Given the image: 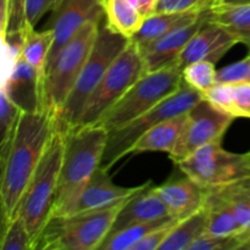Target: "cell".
Returning <instances> with one entry per match:
<instances>
[{
	"instance_id": "cell-1",
	"label": "cell",
	"mask_w": 250,
	"mask_h": 250,
	"mask_svg": "<svg viewBox=\"0 0 250 250\" xmlns=\"http://www.w3.org/2000/svg\"><path fill=\"white\" fill-rule=\"evenodd\" d=\"M55 129V120L46 109L22 112L9 151L4 160L0 161L2 226L16 215Z\"/></svg>"
},
{
	"instance_id": "cell-2",
	"label": "cell",
	"mask_w": 250,
	"mask_h": 250,
	"mask_svg": "<svg viewBox=\"0 0 250 250\" xmlns=\"http://www.w3.org/2000/svg\"><path fill=\"white\" fill-rule=\"evenodd\" d=\"M109 131L100 124L81 126L66 133L65 153L51 216L70 215L83 189L100 167Z\"/></svg>"
},
{
	"instance_id": "cell-3",
	"label": "cell",
	"mask_w": 250,
	"mask_h": 250,
	"mask_svg": "<svg viewBox=\"0 0 250 250\" xmlns=\"http://www.w3.org/2000/svg\"><path fill=\"white\" fill-rule=\"evenodd\" d=\"M129 42L131 39L112 31L107 26L104 15L99 22V32L92 51L78 76L72 92L70 93L63 105V109L56 119V131L66 134L78 126L88 99L115 59L124 51Z\"/></svg>"
},
{
	"instance_id": "cell-4",
	"label": "cell",
	"mask_w": 250,
	"mask_h": 250,
	"mask_svg": "<svg viewBox=\"0 0 250 250\" xmlns=\"http://www.w3.org/2000/svg\"><path fill=\"white\" fill-rule=\"evenodd\" d=\"M127 200L104 209L51 216L39 237L37 249H100L114 226L117 214Z\"/></svg>"
},
{
	"instance_id": "cell-5",
	"label": "cell",
	"mask_w": 250,
	"mask_h": 250,
	"mask_svg": "<svg viewBox=\"0 0 250 250\" xmlns=\"http://www.w3.org/2000/svg\"><path fill=\"white\" fill-rule=\"evenodd\" d=\"M65 144L66 134L55 129L17 209L16 214L23 219L36 246L51 217Z\"/></svg>"
},
{
	"instance_id": "cell-6",
	"label": "cell",
	"mask_w": 250,
	"mask_h": 250,
	"mask_svg": "<svg viewBox=\"0 0 250 250\" xmlns=\"http://www.w3.org/2000/svg\"><path fill=\"white\" fill-rule=\"evenodd\" d=\"M100 20H93L85 23L81 31L61 48L58 55L45 68L43 81L44 109L50 112L55 121L92 51L99 32Z\"/></svg>"
},
{
	"instance_id": "cell-7",
	"label": "cell",
	"mask_w": 250,
	"mask_h": 250,
	"mask_svg": "<svg viewBox=\"0 0 250 250\" xmlns=\"http://www.w3.org/2000/svg\"><path fill=\"white\" fill-rule=\"evenodd\" d=\"M202 99H204L202 93L183 82L182 87L177 92L164 99L153 109L148 110L125 126L109 131L100 167L109 171L117 161L131 154V149L137 141L149 129L166 120L186 114Z\"/></svg>"
},
{
	"instance_id": "cell-8",
	"label": "cell",
	"mask_w": 250,
	"mask_h": 250,
	"mask_svg": "<svg viewBox=\"0 0 250 250\" xmlns=\"http://www.w3.org/2000/svg\"><path fill=\"white\" fill-rule=\"evenodd\" d=\"M182 84V68L177 63L144 73L98 124L107 131L120 128L177 92Z\"/></svg>"
},
{
	"instance_id": "cell-9",
	"label": "cell",
	"mask_w": 250,
	"mask_h": 250,
	"mask_svg": "<svg viewBox=\"0 0 250 250\" xmlns=\"http://www.w3.org/2000/svg\"><path fill=\"white\" fill-rule=\"evenodd\" d=\"M146 72L143 56L138 46L128 45L115 59L103 80L88 99L77 127L95 125L105 112L142 77Z\"/></svg>"
},
{
	"instance_id": "cell-10",
	"label": "cell",
	"mask_w": 250,
	"mask_h": 250,
	"mask_svg": "<svg viewBox=\"0 0 250 250\" xmlns=\"http://www.w3.org/2000/svg\"><path fill=\"white\" fill-rule=\"evenodd\" d=\"M177 166L202 187H217L250 176V151L229 153L216 142L195 150Z\"/></svg>"
},
{
	"instance_id": "cell-11",
	"label": "cell",
	"mask_w": 250,
	"mask_h": 250,
	"mask_svg": "<svg viewBox=\"0 0 250 250\" xmlns=\"http://www.w3.org/2000/svg\"><path fill=\"white\" fill-rule=\"evenodd\" d=\"M234 119L236 117L217 109L207 99H202L188 111L185 132L170 153V159L177 165L202 146L221 142Z\"/></svg>"
},
{
	"instance_id": "cell-12",
	"label": "cell",
	"mask_w": 250,
	"mask_h": 250,
	"mask_svg": "<svg viewBox=\"0 0 250 250\" xmlns=\"http://www.w3.org/2000/svg\"><path fill=\"white\" fill-rule=\"evenodd\" d=\"M54 11L55 14L51 24L54 42L46 67L58 55L61 48L70 42L85 23L93 20L99 21L104 16V9L100 0H61Z\"/></svg>"
},
{
	"instance_id": "cell-13",
	"label": "cell",
	"mask_w": 250,
	"mask_h": 250,
	"mask_svg": "<svg viewBox=\"0 0 250 250\" xmlns=\"http://www.w3.org/2000/svg\"><path fill=\"white\" fill-rule=\"evenodd\" d=\"M44 73L20 58L11 73L1 82V90L22 110V112H37L44 110L43 99Z\"/></svg>"
},
{
	"instance_id": "cell-14",
	"label": "cell",
	"mask_w": 250,
	"mask_h": 250,
	"mask_svg": "<svg viewBox=\"0 0 250 250\" xmlns=\"http://www.w3.org/2000/svg\"><path fill=\"white\" fill-rule=\"evenodd\" d=\"M238 43V39L227 29L208 19L182 51L177 65L183 70L187 65L197 61L216 63Z\"/></svg>"
},
{
	"instance_id": "cell-15",
	"label": "cell",
	"mask_w": 250,
	"mask_h": 250,
	"mask_svg": "<svg viewBox=\"0 0 250 250\" xmlns=\"http://www.w3.org/2000/svg\"><path fill=\"white\" fill-rule=\"evenodd\" d=\"M209 11L210 9H208L195 22L188 26L181 27L142 49L141 53L143 56L146 72H153V71L177 63L178 58L185 50L187 44L208 20Z\"/></svg>"
},
{
	"instance_id": "cell-16",
	"label": "cell",
	"mask_w": 250,
	"mask_h": 250,
	"mask_svg": "<svg viewBox=\"0 0 250 250\" xmlns=\"http://www.w3.org/2000/svg\"><path fill=\"white\" fill-rule=\"evenodd\" d=\"M107 172L109 171L104 170V168H98L87 187L83 189L82 194L71 214L92 211V210L111 207L117 203L129 199L137 193L142 192L149 186H151V182L149 181V182L142 186H137V187H121V186H116L112 183Z\"/></svg>"
},
{
	"instance_id": "cell-17",
	"label": "cell",
	"mask_w": 250,
	"mask_h": 250,
	"mask_svg": "<svg viewBox=\"0 0 250 250\" xmlns=\"http://www.w3.org/2000/svg\"><path fill=\"white\" fill-rule=\"evenodd\" d=\"M155 190L167 205L170 214L180 221L199 211L204 205L205 188L186 175L163 183Z\"/></svg>"
},
{
	"instance_id": "cell-18",
	"label": "cell",
	"mask_w": 250,
	"mask_h": 250,
	"mask_svg": "<svg viewBox=\"0 0 250 250\" xmlns=\"http://www.w3.org/2000/svg\"><path fill=\"white\" fill-rule=\"evenodd\" d=\"M170 215V210L163 198L159 195L155 188H150L149 186L125 203L117 214L109 236L132 225L154 221Z\"/></svg>"
},
{
	"instance_id": "cell-19",
	"label": "cell",
	"mask_w": 250,
	"mask_h": 250,
	"mask_svg": "<svg viewBox=\"0 0 250 250\" xmlns=\"http://www.w3.org/2000/svg\"><path fill=\"white\" fill-rule=\"evenodd\" d=\"M210 9V7H209ZM205 10H193L183 12H155L146 17L139 31L131 39L139 48V50L148 46L156 39L181 28L188 26L200 19Z\"/></svg>"
},
{
	"instance_id": "cell-20",
	"label": "cell",
	"mask_w": 250,
	"mask_h": 250,
	"mask_svg": "<svg viewBox=\"0 0 250 250\" xmlns=\"http://www.w3.org/2000/svg\"><path fill=\"white\" fill-rule=\"evenodd\" d=\"M187 121L188 112H186L156 125L137 141L133 148L131 149V154L146 153V151L172 153L176 144L178 143L185 132Z\"/></svg>"
},
{
	"instance_id": "cell-21",
	"label": "cell",
	"mask_w": 250,
	"mask_h": 250,
	"mask_svg": "<svg viewBox=\"0 0 250 250\" xmlns=\"http://www.w3.org/2000/svg\"><path fill=\"white\" fill-rule=\"evenodd\" d=\"M106 23L112 31L132 39L139 31L144 17L128 0H100Z\"/></svg>"
},
{
	"instance_id": "cell-22",
	"label": "cell",
	"mask_w": 250,
	"mask_h": 250,
	"mask_svg": "<svg viewBox=\"0 0 250 250\" xmlns=\"http://www.w3.org/2000/svg\"><path fill=\"white\" fill-rule=\"evenodd\" d=\"M222 198L250 238V176L217 187H210Z\"/></svg>"
},
{
	"instance_id": "cell-23",
	"label": "cell",
	"mask_w": 250,
	"mask_h": 250,
	"mask_svg": "<svg viewBox=\"0 0 250 250\" xmlns=\"http://www.w3.org/2000/svg\"><path fill=\"white\" fill-rule=\"evenodd\" d=\"M209 21L220 24L248 46L250 53V4L241 6H211Z\"/></svg>"
},
{
	"instance_id": "cell-24",
	"label": "cell",
	"mask_w": 250,
	"mask_h": 250,
	"mask_svg": "<svg viewBox=\"0 0 250 250\" xmlns=\"http://www.w3.org/2000/svg\"><path fill=\"white\" fill-rule=\"evenodd\" d=\"M208 229V214L200 209L176 224L159 250H189L192 244Z\"/></svg>"
},
{
	"instance_id": "cell-25",
	"label": "cell",
	"mask_w": 250,
	"mask_h": 250,
	"mask_svg": "<svg viewBox=\"0 0 250 250\" xmlns=\"http://www.w3.org/2000/svg\"><path fill=\"white\" fill-rule=\"evenodd\" d=\"M176 219L172 215L163 217V219L154 220V221L143 222V224H136L132 226L122 229L115 233L107 236L104 243L102 244L100 249L104 250H132L134 246L141 241L143 237L150 233L154 229H159L163 225L167 224L171 220Z\"/></svg>"
},
{
	"instance_id": "cell-26",
	"label": "cell",
	"mask_w": 250,
	"mask_h": 250,
	"mask_svg": "<svg viewBox=\"0 0 250 250\" xmlns=\"http://www.w3.org/2000/svg\"><path fill=\"white\" fill-rule=\"evenodd\" d=\"M54 42L53 28L44 29V31H36L31 29L27 33L26 43L22 50V58L31 63L32 66L45 73L46 62H48L49 53Z\"/></svg>"
},
{
	"instance_id": "cell-27",
	"label": "cell",
	"mask_w": 250,
	"mask_h": 250,
	"mask_svg": "<svg viewBox=\"0 0 250 250\" xmlns=\"http://www.w3.org/2000/svg\"><path fill=\"white\" fill-rule=\"evenodd\" d=\"M22 110L10 99L4 90H0V161L4 160L14 138Z\"/></svg>"
},
{
	"instance_id": "cell-28",
	"label": "cell",
	"mask_w": 250,
	"mask_h": 250,
	"mask_svg": "<svg viewBox=\"0 0 250 250\" xmlns=\"http://www.w3.org/2000/svg\"><path fill=\"white\" fill-rule=\"evenodd\" d=\"M0 241L1 250H33L37 249L36 242L29 233L23 219L19 214L15 215L6 225Z\"/></svg>"
},
{
	"instance_id": "cell-29",
	"label": "cell",
	"mask_w": 250,
	"mask_h": 250,
	"mask_svg": "<svg viewBox=\"0 0 250 250\" xmlns=\"http://www.w3.org/2000/svg\"><path fill=\"white\" fill-rule=\"evenodd\" d=\"M216 75L217 70L215 68V63L210 61H197L189 63L182 70L183 82L203 95L216 84Z\"/></svg>"
},
{
	"instance_id": "cell-30",
	"label": "cell",
	"mask_w": 250,
	"mask_h": 250,
	"mask_svg": "<svg viewBox=\"0 0 250 250\" xmlns=\"http://www.w3.org/2000/svg\"><path fill=\"white\" fill-rule=\"evenodd\" d=\"M250 249V242L241 234L233 236H215L211 233H203L189 250H237Z\"/></svg>"
},
{
	"instance_id": "cell-31",
	"label": "cell",
	"mask_w": 250,
	"mask_h": 250,
	"mask_svg": "<svg viewBox=\"0 0 250 250\" xmlns=\"http://www.w3.org/2000/svg\"><path fill=\"white\" fill-rule=\"evenodd\" d=\"M204 99L211 103L214 106L227 114L234 115V87L233 84L216 83L204 94Z\"/></svg>"
},
{
	"instance_id": "cell-32",
	"label": "cell",
	"mask_w": 250,
	"mask_h": 250,
	"mask_svg": "<svg viewBox=\"0 0 250 250\" xmlns=\"http://www.w3.org/2000/svg\"><path fill=\"white\" fill-rule=\"evenodd\" d=\"M216 81L217 83H226V84L250 82V53L247 58L217 71Z\"/></svg>"
},
{
	"instance_id": "cell-33",
	"label": "cell",
	"mask_w": 250,
	"mask_h": 250,
	"mask_svg": "<svg viewBox=\"0 0 250 250\" xmlns=\"http://www.w3.org/2000/svg\"><path fill=\"white\" fill-rule=\"evenodd\" d=\"M61 0H26L24 15H26L27 28L33 29L39 20L46 12L55 10L59 6Z\"/></svg>"
},
{
	"instance_id": "cell-34",
	"label": "cell",
	"mask_w": 250,
	"mask_h": 250,
	"mask_svg": "<svg viewBox=\"0 0 250 250\" xmlns=\"http://www.w3.org/2000/svg\"><path fill=\"white\" fill-rule=\"evenodd\" d=\"M214 0H159L155 12H183L209 9Z\"/></svg>"
},
{
	"instance_id": "cell-35",
	"label": "cell",
	"mask_w": 250,
	"mask_h": 250,
	"mask_svg": "<svg viewBox=\"0 0 250 250\" xmlns=\"http://www.w3.org/2000/svg\"><path fill=\"white\" fill-rule=\"evenodd\" d=\"M180 221L177 219L171 220L167 224L163 225L159 229H154L150 233L146 234V237L141 239L136 246L132 248V250H156L160 249L161 244L165 242V239L167 238V236L170 234V232L172 231L173 227L176 226V224Z\"/></svg>"
},
{
	"instance_id": "cell-36",
	"label": "cell",
	"mask_w": 250,
	"mask_h": 250,
	"mask_svg": "<svg viewBox=\"0 0 250 250\" xmlns=\"http://www.w3.org/2000/svg\"><path fill=\"white\" fill-rule=\"evenodd\" d=\"M24 6H26V0H7L9 16H7L6 34L19 31H31L27 28Z\"/></svg>"
},
{
	"instance_id": "cell-37",
	"label": "cell",
	"mask_w": 250,
	"mask_h": 250,
	"mask_svg": "<svg viewBox=\"0 0 250 250\" xmlns=\"http://www.w3.org/2000/svg\"><path fill=\"white\" fill-rule=\"evenodd\" d=\"M234 87V115L236 117L250 119V82L233 84Z\"/></svg>"
},
{
	"instance_id": "cell-38",
	"label": "cell",
	"mask_w": 250,
	"mask_h": 250,
	"mask_svg": "<svg viewBox=\"0 0 250 250\" xmlns=\"http://www.w3.org/2000/svg\"><path fill=\"white\" fill-rule=\"evenodd\" d=\"M158 4L159 0H138V10L142 16L146 19V17L155 14Z\"/></svg>"
},
{
	"instance_id": "cell-39",
	"label": "cell",
	"mask_w": 250,
	"mask_h": 250,
	"mask_svg": "<svg viewBox=\"0 0 250 250\" xmlns=\"http://www.w3.org/2000/svg\"><path fill=\"white\" fill-rule=\"evenodd\" d=\"M249 4L250 0H214L212 6H241Z\"/></svg>"
}]
</instances>
